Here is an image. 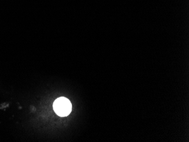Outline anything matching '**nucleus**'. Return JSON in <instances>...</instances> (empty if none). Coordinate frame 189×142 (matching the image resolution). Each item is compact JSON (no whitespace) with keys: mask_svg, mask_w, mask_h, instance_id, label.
Listing matches in <instances>:
<instances>
[{"mask_svg":"<svg viewBox=\"0 0 189 142\" xmlns=\"http://www.w3.org/2000/svg\"><path fill=\"white\" fill-rule=\"evenodd\" d=\"M53 109L57 115L60 117H66L71 113L72 110V105L67 98L59 97L53 103Z\"/></svg>","mask_w":189,"mask_h":142,"instance_id":"nucleus-1","label":"nucleus"}]
</instances>
